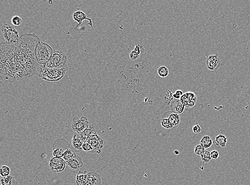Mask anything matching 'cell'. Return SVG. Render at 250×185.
Listing matches in <instances>:
<instances>
[{
  "mask_svg": "<svg viewBox=\"0 0 250 185\" xmlns=\"http://www.w3.org/2000/svg\"><path fill=\"white\" fill-rule=\"evenodd\" d=\"M101 179L99 174L95 172L87 173V178L83 185H100Z\"/></svg>",
  "mask_w": 250,
  "mask_h": 185,
  "instance_id": "cell-12",
  "label": "cell"
},
{
  "mask_svg": "<svg viewBox=\"0 0 250 185\" xmlns=\"http://www.w3.org/2000/svg\"><path fill=\"white\" fill-rule=\"evenodd\" d=\"M11 173V170L9 166L7 165H3L1 166V168L0 169V173L1 175L3 177H6L7 176H10Z\"/></svg>",
  "mask_w": 250,
  "mask_h": 185,
  "instance_id": "cell-26",
  "label": "cell"
},
{
  "mask_svg": "<svg viewBox=\"0 0 250 185\" xmlns=\"http://www.w3.org/2000/svg\"><path fill=\"white\" fill-rule=\"evenodd\" d=\"M45 67L60 69L67 67V58L64 53L60 51L53 52L50 59L45 66Z\"/></svg>",
  "mask_w": 250,
  "mask_h": 185,
  "instance_id": "cell-4",
  "label": "cell"
},
{
  "mask_svg": "<svg viewBox=\"0 0 250 185\" xmlns=\"http://www.w3.org/2000/svg\"><path fill=\"white\" fill-rule=\"evenodd\" d=\"M73 17L74 20L75 21H76L77 23H78V25L75 28V29H76L78 27V26H80L81 24H82V23H83V21L84 20H88L89 21L88 25L91 27V28H92V30H95L94 27L93 26V23H92V19L87 17L86 13H84V12H82L81 10H77L73 13Z\"/></svg>",
  "mask_w": 250,
  "mask_h": 185,
  "instance_id": "cell-11",
  "label": "cell"
},
{
  "mask_svg": "<svg viewBox=\"0 0 250 185\" xmlns=\"http://www.w3.org/2000/svg\"><path fill=\"white\" fill-rule=\"evenodd\" d=\"M168 113L169 115L166 118H168V120L174 128L177 127L180 123V117L179 114H176L172 111L168 112Z\"/></svg>",
  "mask_w": 250,
  "mask_h": 185,
  "instance_id": "cell-15",
  "label": "cell"
},
{
  "mask_svg": "<svg viewBox=\"0 0 250 185\" xmlns=\"http://www.w3.org/2000/svg\"><path fill=\"white\" fill-rule=\"evenodd\" d=\"M96 130L95 127L93 124H90L88 126V127L86 128V130L82 132L81 134L80 135V137L82 139L83 142H86L88 138L90 136H93V135H96Z\"/></svg>",
  "mask_w": 250,
  "mask_h": 185,
  "instance_id": "cell-14",
  "label": "cell"
},
{
  "mask_svg": "<svg viewBox=\"0 0 250 185\" xmlns=\"http://www.w3.org/2000/svg\"><path fill=\"white\" fill-rule=\"evenodd\" d=\"M82 150H84L85 151H90L92 153V150H93V148L92 147V146L90 145L89 143L88 142H84L83 145V147H82Z\"/></svg>",
  "mask_w": 250,
  "mask_h": 185,
  "instance_id": "cell-30",
  "label": "cell"
},
{
  "mask_svg": "<svg viewBox=\"0 0 250 185\" xmlns=\"http://www.w3.org/2000/svg\"><path fill=\"white\" fill-rule=\"evenodd\" d=\"M11 23L14 26H19L22 23V18L18 16H15L11 19Z\"/></svg>",
  "mask_w": 250,
  "mask_h": 185,
  "instance_id": "cell-28",
  "label": "cell"
},
{
  "mask_svg": "<svg viewBox=\"0 0 250 185\" xmlns=\"http://www.w3.org/2000/svg\"><path fill=\"white\" fill-rule=\"evenodd\" d=\"M76 154L73 150L70 149H67L63 154V156L62 158L63 159L66 163H67L68 161L76 157Z\"/></svg>",
  "mask_w": 250,
  "mask_h": 185,
  "instance_id": "cell-20",
  "label": "cell"
},
{
  "mask_svg": "<svg viewBox=\"0 0 250 185\" xmlns=\"http://www.w3.org/2000/svg\"><path fill=\"white\" fill-rule=\"evenodd\" d=\"M158 75L161 77H166L169 74V70L165 66H160L157 69Z\"/></svg>",
  "mask_w": 250,
  "mask_h": 185,
  "instance_id": "cell-25",
  "label": "cell"
},
{
  "mask_svg": "<svg viewBox=\"0 0 250 185\" xmlns=\"http://www.w3.org/2000/svg\"><path fill=\"white\" fill-rule=\"evenodd\" d=\"M180 99L186 107L192 108L196 105L197 97L193 92L188 91L183 94Z\"/></svg>",
  "mask_w": 250,
  "mask_h": 185,
  "instance_id": "cell-8",
  "label": "cell"
},
{
  "mask_svg": "<svg viewBox=\"0 0 250 185\" xmlns=\"http://www.w3.org/2000/svg\"><path fill=\"white\" fill-rule=\"evenodd\" d=\"M206 63L207 68L212 71L218 70L221 65V61L218 54L209 56L207 57Z\"/></svg>",
  "mask_w": 250,
  "mask_h": 185,
  "instance_id": "cell-10",
  "label": "cell"
},
{
  "mask_svg": "<svg viewBox=\"0 0 250 185\" xmlns=\"http://www.w3.org/2000/svg\"><path fill=\"white\" fill-rule=\"evenodd\" d=\"M201 160L202 161V163L204 165H206L207 163L211 161V153L210 151H207L205 150L203 153L201 155Z\"/></svg>",
  "mask_w": 250,
  "mask_h": 185,
  "instance_id": "cell-23",
  "label": "cell"
},
{
  "mask_svg": "<svg viewBox=\"0 0 250 185\" xmlns=\"http://www.w3.org/2000/svg\"><path fill=\"white\" fill-rule=\"evenodd\" d=\"M212 144L213 140H212L211 137L209 136H204L200 142V145H201L205 150L211 147Z\"/></svg>",
  "mask_w": 250,
  "mask_h": 185,
  "instance_id": "cell-18",
  "label": "cell"
},
{
  "mask_svg": "<svg viewBox=\"0 0 250 185\" xmlns=\"http://www.w3.org/2000/svg\"><path fill=\"white\" fill-rule=\"evenodd\" d=\"M205 150V148L200 144V145H196L195 146V149H194L195 153L196 154V155H200V156L203 153Z\"/></svg>",
  "mask_w": 250,
  "mask_h": 185,
  "instance_id": "cell-29",
  "label": "cell"
},
{
  "mask_svg": "<svg viewBox=\"0 0 250 185\" xmlns=\"http://www.w3.org/2000/svg\"><path fill=\"white\" fill-rule=\"evenodd\" d=\"M174 154H175V155H179V154H180V152H179L178 150H174Z\"/></svg>",
  "mask_w": 250,
  "mask_h": 185,
  "instance_id": "cell-36",
  "label": "cell"
},
{
  "mask_svg": "<svg viewBox=\"0 0 250 185\" xmlns=\"http://www.w3.org/2000/svg\"><path fill=\"white\" fill-rule=\"evenodd\" d=\"M2 34L6 40L7 44H14L17 43L20 39L19 33L15 27L5 24L1 28Z\"/></svg>",
  "mask_w": 250,
  "mask_h": 185,
  "instance_id": "cell-5",
  "label": "cell"
},
{
  "mask_svg": "<svg viewBox=\"0 0 250 185\" xmlns=\"http://www.w3.org/2000/svg\"><path fill=\"white\" fill-rule=\"evenodd\" d=\"M67 69L68 67L60 69H52L45 67V66L41 65L37 75L48 82H58L63 78Z\"/></svg>",
  "mask_w": 250,
  "mask_h": 185,
  "instance_id": "cell-2",
  "label": "cell"
},
{
  "mask_svg": "<svg viewBox=\"0 0 250 185\" xmlns=\"http://www.w3.org/2000/svg\"><path fill=\"white\" fill-rule=\"evenodd\" d=\"M141 48H143L141 46H140L139 44H137L135 47H134V49H133V50L136 52V53H138V54H141Z\"/></svg>",
  "mask_w": 250,
  "mask_h": 185,
  "instance_id": "cell-35",
  "label": "cell"
},
{
  "mask_svg": "<svg viewBox=\"0 0 250 185\" xmlns=\"http://www.w3.org/2000/svg\"><path fill=\"white\" fill-rule=\"evenodd\" d=\"M183 94L182 90H177L173 94V97L174 99H180Z\"/></svg>",
  "mask_w": 250,
  "mask_h": 185,
  "instance_id": "cell-32",
  "label": "cell"
},
{
  "mask_svg": "<svg viewBox=\"0 0 250 185\" xmlns=\"http://www.w3.org/2000/svg\"><path fill=\"white\" fill-rule=\"evenodd\" d=\"M185 107H186L180 99H174L171 104L172 111L179 115L182 114L184 112Z\"/></svg>",
  "mask_w": 250,
  "mask_h": 185,
  "instance_id": "cell-13",
  "label": "cell"
},
{
  "mask_svg": "<svg viewBox=\"0 0 250 185\" xmlns=\"http://www.w3.org/2000/svg\"><path fill=\"white\" fill-rule=\"evenodd\" d=\"M66 164L68 165L69 167L73 170L81 168L83 166L82 159L77 156L68 161Z\"/></svg>",
  "mask_w": 250,
  "mask_h": 185,
  "instance_id": "cell-16",
  "label": "cell"
},
{
  "mask_svg": "<svg viewBox=\"0 0 250 185\" xmlns=\"http://www.w3.org/2000/svg\"><path fill=\"white\" fill-rule=\"evenodd\" d=\"M227 142V138L225 135H219L215 137V144L221 147H225Z\"/></svg>",
  "mask_w": 250,
  "mask_h": 185,
  "instance_id": "cell-19",
  "label": "cell"
},
{
  "mask_svg": "<svg viewBox=\"0 0 250 185\" xmlns=\"http://www.w3.org/2000/svg\"><path fill=\"white\" fill-rule=\"evenodd\" d=\"M67 150V149H66ZM63 148H57L53 150V155L54 157L57 158H62L63 156V154L66 151V150Z\"/></svg>",
  "mask_w": 250,
  "mask_h": 185,
  "instance_id": "cell-27",
  "label": "cell"
},
{
  "mask_svg": "<svg viewBox=\"0 0 250 185\" xmlns=\"http://www.w3.org/2000/svg\"><path fill=\"white\" fill-rule=\"evenodd\" d=\"M87 178V173L86 172L80 171L76 176V182L77 185H83Z\"/></svg>",
  "mask_w": 250,
  "mask_h": 185,
  "instance_id": "cell-21",
  "label": "cell"
},
{
  "mask_svg": "<svg viewBox=\"0 0 250 185\" xmlns=\"http://www.w3.org/2000/svg\"><path fill=\"white\" fill-rule=\"evenodd\" d=\"M50 168L52 172L55 173L62 172L66 168V162L62 158L53 157L50 161Z\"/></svg>",
  "mask_w": 250,
  "mask_h": 185,
  "instance_id": "cell-9",
  "label": "cell"
},
{
  "mask_svg": "<svg viewBox=\"0 0 250 185\" xmlns=\"http://www.w3.org/2000/svg\"><path fill=\"white\" fill-rule=\"evenodd\" d=\"M140 54H138V53H136L133 50L129 54V57L130 58L131 60H135L138 59V58H139Z\"/></svg>",
  "mask_w": 250,
  "mask_h": 185,
  "instance_id": "cell-31",
  "label": "cell"
},
{
  "mask_svg": "<svg viewBox=\"0 0 250 185\" xmlns=\"http://www.w3.org/2000/svg\"><path fill=\"white\" fill-rule=\"evenodd\" d=\"M201 131V127L198 124H196V125L192 127V131L195 134H197V133H200Z\"/></svg>",
  "mask_w": 250,
  "mask_h": 185,
  "instance_id": "cell-33",
  "label": "cell"
},
{
  "mask_svg": "<svg viewBox=\"0 0 250 185\" xmlns=\"http://www.w3.org/2000/svg\"><path fill=\"white\" fill-rule=\"evenodd\" d=\"M86 142L89 143L90 145L92 146V147L93 148L92 153H100L101 150L103 148L104 141L103 139L97 134L90 136Z\"/></svg>",
  "mask_w": 250,
  "mask_h": 185,
  "instance_id": "cell-7",
  "label": "cell"
},
{
  "mask_svg": "<svg viewBox=\"0 0 250 185\" xmlns=\"http://www.w3.org/2000/svg\"><path fill=\"white\" fill-rule=\"evenodd\" d=\"M39 42L35 34H26L17 43H1V80L9 83L37 75L41 65L36 60L35 50Z\"/></svg>",
  "mask_w": 250,
  "mask_h": 185,
  "instance_id": "cell-1",
  "label": "cell"
},
{
  "mask_svg": "<svg viewBox=\"0 0 250 185\" xmlns=\"http://www.w3.org/2000/svg\"><path fill=\"white\" fill-rule=\"evenodd\" d=\"M160 123H161V125L162 126V127L166 130H171V129L174 128V126L172 125L170 121H169L168 118L164 115H163L162 118Z\"/></svg>",
  "mask_w": 250,
  "mask_h": 185,
  "instance_id": "cell-22",
  "label": "cell"
},
{
  "mask_svg": "<svg viewBox=\"0 0 250 185\" xmlns=\"http://www.w3.org/2000/svg\"><path fill=\"white\" fill-rule=\"evenodd\" d=\"M211 156L212 159H218L219 157V153L216 150H214L211 152Z\"/></svg>",
  "mask_w": 250,
  "mask_h": 185,
  "instance_id": "cell-34",
  "label": "cell"
},
{
  "mask_svg": "<svg viewBox=\"0 0 250 185\" xmlns=\"http://www.w3.org/2000/svg\"><path fill=\"white\" fill-rule=\"evenodd\" d=\"M53 53L50 45L44 42H39L35 50L36 60L41 65H46Z\"/></svg>",
  "mask_w": 250,
  "mask_h": 185,
  "instance_id": "cell-3",
  "label": "cell"
},
{
  "mask_svg": "<svg viewBox=\"0 0 250 185\" xmlns=\"http://www.w3.org/2000/svg\"><path fill=\"white\" fill-rule=\"evenodd\" d=\"M1 185H15V178L11 176L3 177L1 180Z\"/></svg>",
  "mask_w": 250,
  "mask_h": 185,
  "instance_id": "cell-24",
  "label": "cell"
},
{
  "mask_svg": "<svg viewBox=\"0 0 250 185\" xmlns=\"http://www.w3.org/2000/svg\"><path fill=\"white\" fill-rule=\"evenodd\" d=\"M89 125L88 120L84 116L82 117L81 119L77 117H74L73 118L72 129L80 135L86 130Z\"/></svg>",
  "mask_w": 250,
  "mask_h": 185,
  "instance_id": "cell-6",
  "label": "cell"
},
{
  "mask_svg": "<svg viewBox=\"0 0 250 185\" xmlns=\"http://www.w3.org/2000/svg\"><path fill=\"white\" fill-rule=\"evenodd\" d=\"M72 146L75 150H78V151H80L82 150V147H83V145L84 144V142L80 136L77 138L75 135L74 138L72 139Z\"/></svg>",
  "mask_w": 250,
  "mask_h": 185,
  "instance_id": "cell-17",
  "label": "cell"
}]
</instances>
